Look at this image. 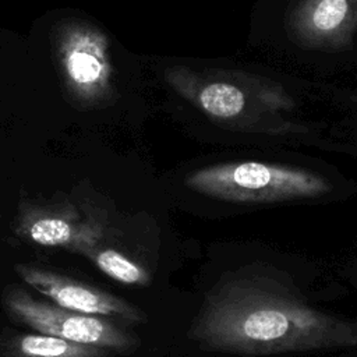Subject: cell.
Returning <instances> with one entry per match:
<instances>
[{"label": "cell", "instance_id": "1", "mask_svg": "<svg viewBox=\"0 0 357 357\" xmlns=\"http://www.w3.org/2000/svg\"><path fill=\"white\" fill-rule=\"evenodd\" d=\"M188 337L204 350L247 356L357 349V318L315 308L275 278L238 272L205 294Z\"/></svg>", "mask_w": 357, "mask_h": 357}, {"label": "cell", "instance_id": "2", "mask_svg": "<svg viewBox=\"0 0 357 357\" xmlns=\"http://www.w3.org/2000/svg\"><path fill=\"white\" fill-rule=\"evenodd\" d=\"M185 185L192 191L231 202H275L317 198L331 190L312 172L265 162L213 165L191 173Z\"/></svg>", "mask_w": 357, "mask_h": 357}, {"label": "cell", "instance_id": "3", "mask_svg": "<svg viewBox=\"0 0 357 357\" xmlns=\"http://www.w3.org/2000/svg\"><path fill=\"white\" fill-rule=\"evenodd\" d=\"M0 303L10 319L38 333L109 349L117 356L130 354L139 344L138 337L117 321L61 308L18 284L6 286Z\"/></svg>", "mask_w": 357, "mask_h": 357}, {"label": "cell", "instance_id": "4", "mask_svg": "<svg viewBox=\"0 0 357 357\" xmlns=\"http://www.w3.org/2000/svg\"><path fill=\"white\" fill-rule=\"evenodd\" d=\"M17 237L32 245L60 248L86 257L91 251L112 245L103 215L81 211L73 204L24 205L14 223Z\"/></svg>", "mask_w": 357, "mask_h": 357}, {"label": "cell", "instance_id": "5", "mask_svg": "<svg viewBox=\"0 0 357 357\" xmlns=\"http://www.w3.org/2000/svg\"><path fill=\"white\" fill-rule=\"evenodd\" d=\"M56 54L67 91L82 103L95 105L110 93L109 42L96 26L73 21L57 33Z\"/></svg>", "mask_w": 357, "mask_h": 357}, {"label": "cell", "instance_id": "6", "mask_svg": "<svg viewBox=\"0 0 357 357\" xmlns=\"http://www.w3.org/2000/svg\"><path fill=\"white\" fill-rule=\"evenodd\" d=\"M14 272L26 287L61 308L120 324L145 321V314L126 298L47 266L21 262L14 265Z\"/></svg>", "mask_w": 357, "mask_h": 357}, {"label": "cell", "instance_id": "7", "mask_svg": "<svg viewBox=\"0 0 357 357\" xmlns=\"http://www.w3.org/2000/svg\"><path fill=\"white\" fill-rule=\"evenodd\" d=\"M109 349L67 342L38 332L3 331L0 357H116Z\"/></svg>", "mask_w": 357, "mask_h": 357}, {"label": "cell", "instance_id": "8", "mask_svg": "<svg viewBox=\"0 0 357 357\" xmlns=\"http://www.w3.org/2000/svg\"><path fill=\"white\" fill-rule=\"evenodd\" d=\"M110 279L128 286H148L151 275L148 269L113 245H103L85 257Z\"/></svg>", "mask_w": 357, "mask_h": 357}, {"label": "cell", "instance_id": "9", "mask_svg": "<svg viewBox=\"0 0 357 357\" xmlns=\"http://www.w3.org/2000/svg\"><path fill=\"white\" fill-rule=\"evenodd\" d=\"M351 15L350 0H312L305 14L307 29L315 36L337 32Z\"/></svg>", "mask_w": 357, "mask_h": 357}, {"label": "cell", "instance_id": "10", "mask_svg": "<svg viewBox=\"0 0 357 357\" xmlns=\"http://www.w3.org/2000/svg\"><path fill=\"white\" fill-rule=\"evenodd\" d=\"M198 102L208 114L230 119L238 116L244 110L245 95L233 84L211 82L201 89Z\"/></svg>", "mask_w": 357, "mask_h": 357}]
</instances>
